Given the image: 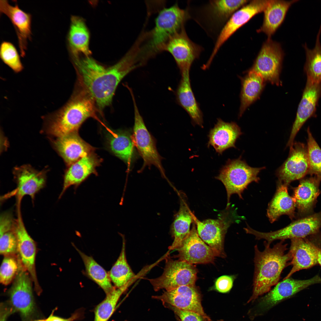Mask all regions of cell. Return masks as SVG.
<instances>
[{
  "label": "cell",
  "instance_id": "obj_24",
  "mask_svg": "<svg viewBox=\"0 0 321 321\" xmlns=\"http://www.w3.org/2000/svg\"><path fill=\"white\" fill-rule=\"evenodd\" d=\"M101 162V159L92 153L71 165L64 175L62 189L59 198L70 186L77 188L91 174H96V168Z\"/></svg>",
  "mask_w": 321,
  "mask_h": 321
},
{
  "label": "cell",
  "instance_id": "obj_32",
  "mask_svg": "<svg viewBox=\"0 0 321 321\" xmlns=\"http://www.w3.org/2000/svg\"><path fill=\"white\" fill-rule=\"evenodd\" d=\"M89 34L83 19L79 17H71L67 35L68 48L71 54L81 53L89 56Z\"/></svg>",
  "mask_w": 321,
  "mask_h": 321
},
{
  "label": "cell",
  "instance_id": "obj_29",
  "mask_svg": "<svg viewBox=\"0 0 321 321\" xmlns=\"http://www.w3.org/2000/svg\"><path fill=\"white\" fill-rule=\"evenodd\" d=\"M295 207L293 198L288 193L287 185L278 183L276 192L268 205L267 216L271 223L283 215L292 219L295 217Z\"/></svg>",
  "mask_w": 321,
  "mask_h": 321
},
{
  "label": "cell",
  "instance_id": "obj_21",
  "mask_svg": "<svg viewBox=\"0 0 321 321\" xmlns=\"http://www.w3.org/2000/svg\"><path fill=\"white\" fill-rule=\"evenodd\" d=\"M321 97V82L307 80L287 147H290L293 145L295 138L301 127L309 119L314 116Z\"/></svg>",
  "mask_w": 321,
  "mask_h": 321
},
{
  "label": "cell",
  "instance_id": "obj_22",
  "mask_svg": "<svg viewBox=\"0 0 321 321\" xmlns=\"http://www.w3.org/2000/svg\"><path fill=\"white\" fill-rule=\"evenodd\" d=\"M242 134L240 127L235 122H226L218 119L210 131L208 146H212L217 152L222 154L227 149L236 148V141Z\"/></svg>",
  "mask_w": 321,
  "mask_h": 321
},
{
  "label": "cell",
  "instance_id": "obj_40",
  "mask_svg": "<svg viewBox=\"0 0 321 321\" xmlns=\"http://www.w3.org/2000/svg\"><path fill=\"white\" fill-rule=\"evenodd\" d=\"M0 58L2 61L16 73L21 71L23 66L15 45L10 42L3 41L0 46Z\"/></svg>",
  "mask_w": 321,
  "mask_h": 321
},
{
  "label": "cell",
  "instance_id": "obj_8",
  "mask_svg": "<svg viewBox=\"0 0 321 321\" xmlns=\"http://www.w3.org/2000/svg\"><path fill=\"white\" fill-rule=\"evenodd\" d=\"M284 55L280 44L268 38L248 70L259 74L265 81L279 86L281 84L279 76Z\"/></svg>",
  "mask_w": 321,
  "mask_h": 321
},
{
  "label": "cell",
  "instance_id": "obj_3",
  "mask_svg": "<svg viewBox=\"0 0 321 321\" xmlns=\"http://www.w3.org/2000/svg\"><path fill=\"white\" fill-rule=\"evenodd\" d=\"M284 241L281 240L272 247L265 241V248L262 251L257 245L254 246L253 293L248 303L268 292L278 283L284 269L290 264L288 262L292 260V255L289 251L285 253L287 248V244L283 243Z\"/></svg>",
  "mask_w": 321,
  "mask_h": 321
},
{
  "label": "cell",
  "instance_id": "obj_39",
  "mask_svg": "<svg viewBox=\"0 0 321 321\" xmlns=\"http://www.w3.org/2000/svg\"><path fill=\"white\" fill-rule=\"evenodd\" d=\"M307 131V147L309 166V174L321 179V149L313 137L309 128Z\"/></svg>",
  "mask_w": 321,
  "mask_h": 321
},
{
  "label": "cell",
  "instance_id": "obj_16",
  "mask_svg": "<svg viewBox=\"0 0 321 321\" xmlns=\"http://www.w3.org/2000/svg\"><path fill=\"white\" fill-rule=\"evenodd\" d=\"M152 298L161 301L163 304H168L179 309L193 312L209 318L204 312L201 303L199 291L195 285L182 286L169 290H165L160 295Z\"/></svg>",
  "mask_w": 321,
  "mask_h": 321
},
{
  "label": "cell",
  "instance_id": "obj_13",
  "mask_svg": "<svg viewBox=\"0 0 321 321\" xmlns=\"http://www.w3.org/2000/svg\"><path fill=\"white\" fill-rule=\"evenodd\" d=\"M202 51V48L189 38L184 27L170 38L163 51L172 56L182 75L189 73L192 64L199 57Z\"/></svg>",
  "mask_w": 321,
  "mask_h": 321
},
{
  "label": "cell",
  "instance_id": "obj_12",
  "mask_svg": "<svg viewBox=\"0 0 321 321\" xmlns=\"http://www.w3.org/2000/svg\"><path fill=\"white\" fill-rule=\"evenodd\" d=\"M17 217L15 219L12 230L17 240V253L23 268L29 274L37 293L40 295L41 289L37 280L35 261L36 248L35 242L30 237L24 225L21 214V206L17 207Z\"/></svg>",
  "mask_w": 321,
  "mask_h": 321
},
{
  "label": "cell",
  "instance_id": "obj_10",
  "mask_svg": "<svg viewBox=\"0 0 321 321\" xmlns=\"http://www.w3.org/2000/svg\"><path fill=\"white\" fill-rule=\"evenodd\" d=\"M321 227V212L295 221L280 229L268 232L256 231L251 227L247 230V234L252 235L257 240L263 239L269 245L277 240H285L304 238L316 233Z\"/></svg>",
  "mask_w": 321,
  "mask_h": 321
},
{
  "label": "cell",
  "instance_id": "obj_34",
  "mask_svg": "<svg viewBox=\"0 0 321 321\" xmlns=\"http://www.w3.org/2000/svg\"><path fill=\"white\" fill-rule=\"evenodd\" d=\"M123 238L122 249L119 255L108 273L111 282L117 288L123 287L134 282L138 275L133 272L128 263L125 253V244Z\"/></svg>",
  "mask_w": 321,
  "mask_h": 321
},
{
  "label": "cell",
  "instance_id": "obj_37",
  "mask_svg": "<svg viewBox=\"0 0 321 321\" xmlns=\"http://www.w3.org/2000/svg\"><path fill=\"white\" fill-rule=\"evenodd\" d=\"M250 1L212 0L210 1L208 11L212 20L218 23H223L228 21L237 10L247 4Z\"/></svg>",
  "mask_w": 321,
  "mask_h": 321
},
{
  "label": "cell",
  "instance_id": "obj_27",
  "mask_svg": "<svg viewBox=\"0 0 321 321\" xmlns=\"http://www.w3.org/2000/svg\"><path fill=\"white\" fill-rule=\"evenodd\" d=\"M181 76L176 92L177 101L189 114L193 124L202 128L203 114L191 88L189 73Z\"/></svg>",
  "mask_w": 321,
  "mask_h": 321
},
{
  "label": "cell",
  "instance_id": "obj_11",
  "mask_svg": "<svg viewBox=\"0 0 321 321\" xmlns=\"http://www.w3.org/2000/svg\"><path fill=\"white\" fill-rule=\"evenodd\" d=\"M9 291L8 303L13 311H18L24 321L29 320L34 310L32 278L20 262L18 273Z\"/></svg>",
  "mask_w": 321,
  "mask_h": 321
},
{
  "label": "cell",
  "instance_id": "obj_1",
  "mask_svg": "<svg viewBox=\"0 0 321 321\" xmlns=\"http://www.w3.org/2000/svg\"><path fill=\"white\" fill-rule=\"evenodd\" d=\"M72 58L78 75V81L94 99L100 112L111 104L122 79L131 71L143 66L138 51L133 47L119 62L108 67L89 56L80 58L78 55Z\"/></svg>",
  "mask_w": 321,
  "mask_h": 321
},
{
  "label": "cell",
  "instance_id": "obj_31",
  "mask_svg": "<svg viewBox=\"0 0 321 321\" xmlns=\"http://www.w3.org/2000/svg\"><path fill=\"white\" fill-rule=\"evenodd\" d=\"M240 78L241 89L238 114L240 117L247 108L259 98L265 86V82L259 75L249 70L245 76Z\"/></svg>",
  "mask_w": 321,
  "mask_h": 321
},
{
  "label": "cell",
  "instance_id": "obj_43",
  "mask_svg": "<svg viewBox=\"0 0 321 321\" xmlns=\"http://www.w3.org/2000/svg\"><path fill=\"white\" fill-rule=\"evenodd\" d=\"M235 278L234 276L226 275L221 276L216 279L213 288L220 293L228 292L233 287Z\"/></svg>",
  "mask_w": 321,
  "mask_h": 321
},
{
  "label": "cell",
  "instance_id": "obj_38",
  "mask_svg": "<svg viewBox=\"0 0 321 321\" xmlns=\"http://www.w3.org/2000/svg\"><path fill=\"white\" fill-rule=\"evenodd\" d=\"M133 283L120 288L115 287L106 294L105 299L95 308L94 321H108L113 313L120 296Z\"/></svg>",
  "mask_w": 321,
  "mask_h": 321
},
{
  "label": "cell",
  "instance_id": "obj_19",
  "mask_svg": "<svg viewBox=\"0 0 321 321\" xmlns=\"http://www.w3.org/2000/svg\"><path fill=\"white\" fill-rule=\"evenodd\" d=\"M0 13L6 15L12 23L18 38L20 56L24 57L28 41L32 40V15L21 9L17 2L13 6L6 0H0Z\"/></svg>",
  "mask_w": 321,
  "mask_h": 321
},
{
  "label": "cell",
  "instance_id": "obj_18",
  "mask_svg": "<svg viewBox=\"0 0 321 321\" xmlns=\"http://www.w3.org/2000/svg\"><path fill=\"white\" fill-rule=\"evenodd\" d=\"M321 283V278L318 275L305 280L295 279L290 277L283 279L260 299L257 309L260 311H266L308 287Z\"/></svg>",
  "mask_w": 321,
  "mask_h": 321
},
{
  "label": "cell",
  "instance_id": "obj_26",
  "mask_svg": "<svg viewBox=\"0 0 321 321\" xmlns=\"http://www.w3.org/2000/svg\"><path fill=\"white\" fill-rule=\"evenodd\" d=\"M298 1L270 0L263 12L262 24L257 32L263 33L267 36L268 38H271L283 22L290 7Z\"/></svg>",
  "mask_w": 321,
  "mask_h": 321
},
{
  "label": "cell",
  "instance_id": "obj_17",
  "mask_svg": "<svg viewBox=\"0 0 321 321\" xmlns=\"http://www.w3.org/2000/svg\"><path fill=\"white\" fill-rule=\"evenodd\" d=\"M190 232L176 249V257L188 263L206 264L213 263L215 256L212 248L201 238L193 222Z\"/></svg>",
  "mask_w": 321,
  "mask_h": 321
},
{
  "label": "cell",
  "instance_id": "obj_7",
  "mask_svg": "<svg viewBox=\"0 0 321 321\" xmlns=\"http://www.w3.org/2000/svg\"><path fill=\"white\" fill-rule=\"evenodd\" d=\"M163 272L160 276L148 280L155 291L171 290L180 286L195 285L197 270L193 265L169 255L165 258Z\"/></svg>",
  "mask_w": 321,
  "mask_h": 321
},
{
  "label": "cell",
  "instance_id": "obj_28",
  "mask_svg": "<svg viewBox=\"0 0 321 321\" xmlns=\"http://www.w3.org/2000/svg\"><path fill=\"white\" fill-rule=\"evenodd\" d=\"M110 149L117 157L129 166L136 157L133 135L128 130L112 132L108 136Z\"/></svg>",
  "mask_w": 321,
  "mask_h": 321
},
{
  "label": "cell",
  "instance_id": "obj_42",
  "mask_svg": "<svg viewBox=\"0 0 321 321\" xmlns=\"http://www.w3.org/2000/svg\"><path fill=\"white\" fill-rule=\"evenodd\" d=\"M0 253L5 256H13L17 252L18 243L13 230L0 235Z\"/></svg>",
  "mask_w": 321,
  "mask_h": 321
},
{
  "label": "cell",
  "instance_id": "obj_14",
  "mask_svg": "<svg viewBox=\"0 0 321 321\" xmlns=\"http://www.w3.org/2000/svg\"><path fill=\"white\" fill-rule=\"evenodd\" d=\"M270 0L250 1L235 12L226 22L220 32L209 59L213 60L223 45L237 30L255 15L263 12Z\"/></svg>",
  "mask_w": 321,
  "mask_h": 321
},
{
  "label": "cell",
  "instance_id": "obj_9",
  "mask_svg": "<svg viewBox=\"0 0 321 321\" xmlns=\"http://www.w3.org/2000/svg\"><path fill=\"white\" fill-rule=\"evenodd\" d=\"M133 93H130L134 113L133 136L135 146L143 160L141 169L147 166L153 165L158 169L162 175L166 177L161 163L162 158L157 151L154 139L147 130L139 113Z\"/></svg>",
  "mask_w": 321,
  "mask_h": 321
},
{
  "label": "cell",
  "instance_id": "obj_5",
  "mask_svg": "<svg viewBox=\"0 0 321 321\" xmlns=\"http://www.w3.org/2000/svg\"><path fill=\"white\" fill-rule=\"evenodd\" d=\"M265 168L264 167H251L240 158L228 160L221 169L219 174L215 177L222 182L226 188L227 195V208L229 207L232 195L236 194L240 199H243L242 194L243 191L251 182H259L260 178L258 175L260 171Z\"/></svg>",
  "mask_w": 321,
  "mask_h": 321
},
{
  "label": "cell",
  "instance_id": "obj_46",
  "mask_svg": "<svg viewBox=\"0 0 321 321\" xmlns=\"http://www.w3.org/2000/svg\"><path fill=\"white\" fill-rule=\"evenodd\" d=\"M81 315V311H77L68 318H63L54 316L52 313L46 320V321H74L80 318Z\"/></svg>",
  "mask_w": 321,
  "mask_h": 321
},
{
  "label": "cell",
  "instance_id": "obj_41",
  "mask_svg": "<svg viewBox=\"0 0 321 321\" xmlns=\"http://www.w3.org/2000/svg\"><path fill=\"white\" fill-rule=\"evenodd\" d=\"M19 261L13 256H5L0 269V281L3 285L10 284L15 277L18 270Z\"/></svg>",
  "mask_w": 321,
  "mask_h": 321
},
{
  "label": "cell",
  "instance_id": "obj_23",
  "mask_svg": "<svg viewBox=\"0 0 321 321\" xmlns=\"http://www.w3.org/2000/svg\"><path fill=\"white\" fill-rule=\"evenodd\" d=\"M55 144L60 155L69 165L93 153L94 150L92 147L79 136L77 132L58 137Z\"/></svg>",
  "mask_w": 321,
  "mask_h": 321
},
{
  "label": "cell",
  "instance_id": "obj_33",
  "mask_svg": "<svg viewBox=\"0 0 321 321\" xmlns=\"http://www.w3.org/2000/svg\"><path fill=\"white\" fill-rule=\"evenodd\" d=\"M184 197L180 195V208L176 215L171 228L174 240L169 248V250H176L180 246L189 234L191 225L193 222L192 212Z\"/></svg>",
  "mask_w": 321,
  "mask_h": 321
},
{
  "label": "cell",
  "instance_id": "obj_44",
  "mask_svg": "<svg viewBox=\"0 0 321 321\" xmlns=\"http://www.w3.org/2000/svg\"><path fill=\"white\" fill-rule=\"evenodd\" d=\"M163 305L165 307L172 310L180 321H204V318L197 313L181 310L168 304Z\"/></svg>",
  "mask_w": 321,
  "mask_h": 321
},
{
  "label": "cell",
  "instance_id": "obj_48",
  "mask_svg": "<svg viewBox=\"0 0 321 321\" xmlns=\"http://www.w3.org/2000/svg\"><path fill=\"white\" fill-rule=\"evenodd\" d=\"M46 321V320H35V321Z\"/></svg>",
  "mask_w": 321,
  "mask_h": 321
},
{
  "label": "cell",
  "instance_id": "obj_36",
  "mask_svg": "<svg viewBox=\"0 0 321 321\" xmlns=\"http://www.w3.org/2000/svg\"><path fill=\"white\" fill-rule=\"evenodd\" d=\"M321 26L317 37L315 46L309 49L305 43L303 45L306 54V60L304 70L308 80L316 83L321 82V45L320 37Z\"/></svg>",
  "mask_w": 321,
  "mask_h": 321
},
{
  "label": "cell",
  "instance_id": "obj_4",
  "mask_svg": "<svg viewBox=\"0 0 321 321\" xmlns=\"http://www.w3.org/2000/svg\"><path fill=\"white\" fill-rule=\"evenodd\" d=\"M188 12L177 4L164 8L155 19L154 28L147 33V43L142 47V55L147 60L163 51L170 38L183 27L189 18Z\"/></svg>",
  "mask_w": 321,
  "mask_h": 321
},
{
  "label": "cell",
  "instance_id": "obj_30",
  "mask_svg": "<svg viewBox=\"0 0 321 321\" xmlns=\"http://www.w3.org/2000/svg\"><path fill=\"white\" fill-rule=\"evenodd\" d=\"M289 251L292 257L290 264L292 267L283 279L290 277L297 271L309 268L317 263L309 245L308 240L304 238L291 239Z\"/></svg>",
  "mask_w": 321,
  "mask_h": 321
},
{
  "label": "cell",
  "instance_id": "obj_6",
  "mask_svg": "<svg viewBox=\"0 0 321 321\" xmlns=\"http://www.w3.org/2000/svg\"><path fill=\"white\" fill-rule=\"evenodd\" d=\"M192 215L199 237L212 248L216 257H225L224 241L227 229L232 223L240 221L245 217L238 215L235 210L217 219H208L202 221L193 213Z\"/></svg>",
  "mask_w": 321,
  "mask_h": 321
},
{
  "label": "cell",
  "instance_id": "obj_20",
  "mask_svg": "<svg viewBox=\"0 0 321 321\" xmlns=\"http://www.w3.org/2000/svg\"><path fill=\"white\" fill-rule=\"evenodd\" d=\"M14 174L16 187L3 198L15 196L17 203H21L23 197L28 195L34 202L36 194L45 185V172L37 171L30 166L26 165L15 169Z\"/></svg>",
  "mask_w": 321,
  "mask_h": 321
},
{
  "label": "cell",
  "instance_id": "obj_35",
  "mask_svg": "<svg viewBox=\"0 0 321 321\" xmlns=\"http://www.w3.org/2000/svg\"><path fill=\"white\" fill-rule=\"evenodd\" d=\"M74 246L83 261L88 276L103 289L106 294L112 291L115 287L111 284L108 273L92 257L86 255L74 245Z\"/></svg>",
  "mask_w": 321,
  "mask_h": 321
},
{
  "label": "cell",
  "instance_id": "obj_45",
  "mask_svg": "<svg viewBox=\"0 0 321 321\" xmlns=\"http://www.w3.org/2000/svg\"><path fill=\"white\" fill-rule=\"evenodd\" d=\"M15 219L10 211L5 212L0 216V234L12 230Z\"/></svg>",
  "mask_w": 321,
  "mask_h": 321
},
{
  "label": "cell",
  "instance_id": "obj_15",
  "mask_svg": "<svg viewBox=\"0 0 321 321\" xmlns=\"http://www.w3.org/2000/svg\"><path fill=\"white\" fill-rule=\"evenodd\" d=\"M309 162L307 145L294 142L290 147L289 156L277 170L278 183L287 185L292 182L303 178L309 174Z\"/></svg>",
  "mask_w": 321,
  "mask_h": 321
},
{
  "label": "cell",
  "instance_id": "obj_25",
  "mask_svg": "<svg viewBox=\"0 0 321 321\" xmlns=\"http://www.w3.org/2000/svg\"><path fill=\"white\" fill-rule=\"evenodd\" d=\"M321 179L316 176L302 179L294 190L292 197L299 213L304 215L310 213L320 192Z\"/></svg>",
  "mask_w": 321,
  "mask_h": 321
},
{
  "label": "cell",
  "instance_id": "obj_47",
  "mask_svg": "<svg viewBox=\"0 0 321 321\" xmlns=\"http://www.w3.org/2000/svg\"><path fill=\"white\" fill-rule=\"evenodd\" d=\"M308 242L311 251L317 263L321 266V249L317 247L309 240Z\"/></svg>",
  "mask_w": 321,
  "mask_h": 321
},
{
  "label": "cell",
  "instance_id": "obj_2",
  "mask_svg": "<svg viewBox=\"0 0 321 321\" xmlns=\"http://www.w3.org/2000/svg\"><path fill=\"white\" fill-rule=\"evenodd\" d=\"M78 84L66 104L46 117L48 132L58 138L77 132L87 118H97L95 100L81 84Z\"/></svg>",
  "mask_w": 321,
  "mask_h": 321
}]
</instances>
